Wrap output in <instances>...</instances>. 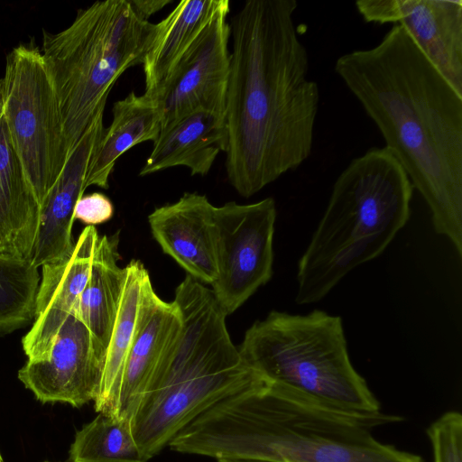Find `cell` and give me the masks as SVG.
Masks as SVG:
<instances>
[{
    "instance_id": "8",
    "label": "cell",
    "mask_w": 462,
    "mask_h": 462,
    "mask_svg": "<svg viewBox=\"0 0 462 462\" xmlns=\"http://www.w3.org/2000/svg\"><path fill=\"white\" fill-rule=\"evenodd\" d=\"M2 90L10 139L42 207L69 152L58 96L39 47L21 43L7 54Z\"/></svg>"
},
{
    "instance_id": "7",
    "label": "cell",
    "mask_w": 462,
    "mask_h": 462,
    "mask_svg": "<svg viewBox=\"0 0 462 462\" xmlns=\"http://www.w3.org/2000/svg\"><path fill=\"white\" fill-rule=\"evenodd\" d=\"M238 351L262 379L308 399L354 412L381 405L351 363L342 319L321 310H272L245 332Z\"/></svg>"
},
{
    "instance_id": "3",
    "label": "cell",
    "mask_w": 462,
    "mask_h": 462,
    "mask_svg": "<svg viewBox=\"0 0 462 462\" xmlns=\"http://www.w3.org/2000/svg\"><path fill=\"white\" fill-rule=\"evenodd\" d=\"M402 420L380 411L354 412L324 405L258 375L197 417L169 447L217 460L424 462L373 437L374 428Z\"/></svg>"
},
{
    "instance_id": "29",
    "label": "cell",
    "mask_w": 462,
    "mask_h": 462,
    "mask_svg": "<svg viewBox=\"0 0 462 462\" xmlns=\"http://www.w3.org/2000/svg\"><path fill=\"white\" fill-rule=\"evenodd\" d=\"M0 462H4L1 453H0Z\"/></svg>"
},
{
    "instance_id": "21",
    "label": "cell",
    "mask_w": 462,
    "mask_h": 462,
    "mask_svg": "<svg viewBox=\"0 0 462 462\" xmlns=\"http://www.w3.org/2000/svg\"><path fill=\"white\" fill-rule=\"evenodd\" d=\"M113 119L104 129L96 156L87 177V186L107 189L109 177L119 157L134 146L154 142L162 129V117L154 100L148 95L130 92L115 102Z\"/></svg>"
},
{
    "instance_id": "25",
    "label": "cell",
    "mask_w": 462,
    "mask_h": 462,
    "mask_svg": "<svg viewBox=\"0 0 462 462\" xmlns=\"http://www.w3.org/2000/svg\"><path fill=\"white\" fill-rule=\"evenodd\" d=\"M434 462H462V416L448 411L427 429Z\"/></svg>"
},
{
    "instance_id": "13",
    "label": "cell",
    "mask_w": 462,
    "mask_h": 462,
    "mask_svg": "<svg viewBox=\"0 0 462 462\" xmlns=\"http://www.w3.org/2000/svg\"><path fill=\"white\" fill-rule=\"evenodd\" d=\"M98 237L96 227L87 226L69 256L41 267L33 323L22 340L29 360L48 356L60 329L73 312L88 281Z\"/></svg>"
},
{
    "instance_id": "10",
    "label": "cell",
    "mask_w": 462,
    "mask_h": 462,
    "mask_svg": "<svg viewBox=\"0 0 462 462\" xmlns=\"http://www.w3.org/2000/svg\"><path fill=\"white\" fill-rule=\"evenodd\" d=\"M229 12L230 6L218 12L165 81L153 91L144 93L159 108L162 129L198 109L225 114L230 61Z\"/></svg>"
},
{
    "instance_id": "24",
    "label": "cell",
    "mask_w": 462,
    "mask_h": 462,
    "mask_svg": "<svg viewBox=\"0 0 462 462\" xmlns=\"http://www.w3.org/2000/svg\"><path fill=\"white\" fill-rule=\"evenodd\" d=\"M40 280L31 262L0 257V337L33 321Z\"/></svg>"
},
{
    "instance_id": "20",
    "label": "cell",
    "mask_w": 462,
    "mask_h": 462,
    "mask_svg": "<svg viewBox=\"0 0 462 462\" xmlns=\"http://www.w3.org/2000/svg\"><path fill=\"white\" fill-rule=\"evenodd\" d=\"M229 0H182L159 23L143 61L145 91L161 86L215 15Z\"/></svg>"
},
{
    "instance_id": "16",
    "label": "cell",
    "mask_w": 462,
    "mask_h": 462,
    "mask_svg": "<svg viewBox=\"0 0 462 462\" xmlns=\"http://www.w3.org/2000/svg\"><path fill=\"white\" fill-rule=\"evenodd\" d=\"M181 328L182 317L175 302L162 300L150 282L143 293L137 329L123 368L117 417L131 421L153 374L175 346Z\"/></svg>"
},
{
    "instance_id": "14",
    "label": "cell",
    "mask_w": 462,
    "mask_h": 462,
    "mask_svg": "<svg viewBox=\"0 0 462 462\" xmlns=\"http://www.w3.org/2000/svg\"><path fill=\"white\" fill-rule=\"evenodd\" d=\"M103 117L104 112L81 136L42 207L31 257V263L37 268L69 256L74 249V209L88 188L87 177L105 129Z\"/></svg>"
},
{
    "instance_id": "9",
    "label": "cell",
    "mask_w": 462,
    "mask_h": 462,
    "mask_svg": "<svg viewBox=\"0 0 462 462\" xmlns=\"http://www.w3.org/2000/svg\"><path fill=\"white\" fill-rule=\"evenodd\" d=\"M277 217L273 198L214 208L217 276L211 290L226 315L241 307L273 276Z\"/></svg>"
},
{
    "instance_id": "5",
    "label": "cell",
    "mask_w": 462,
    "mask_h": 462,
    "mask_svg": "<svg viewBox=\"0 0 462 462\" xmlns=\"http://www.w3.org/2000/svg\"><path fill=\"white\" fill-rule=\"evenodd\" d=\"M413 187L385 147L353 159L298 262L295 302L320 301L353 269L378 257L411 216Z\"/></svg>"
},
{
    "instance_id": "18",
    "label": "cell",
    "mask_w": 462,
    "mask_h": 462,
    "mask_svg": "<svg viewBox=\"0 0 462 462\" xmlns=\"http://www.w3.org/2000/svg\"><path fill=\"white\" fill-rule=\"evenodd\" d=\"M226 138L224 113L192 111L161 130L139 174L184 166L191 175L205 176L218 153L225 152Z\"/></svg>"
},
{
    "instance_id": "4",
    "label": "cell",
    "mask_w": 462,
    "mask_h": 462,
    "mask_svg": "<svg viewBox=\"0 0 462 462\" xmlns=\"http://www.w3.org/2000/svg\"><path fill=\"white\" fill-rule=\"evenodd\" d=\"M173 301L182 317L179 339L131 419L134 439L148 460L197 417L258 377L233 344L227 315L211 288L187 274Z\"/></svg>"
},
{
    "instance_id": "26",
    "label": "cell",
    "mask_w": 462,
    "mask_h": 462,
    "mask_svg": "<svg viewBox=\"0 0 462 462\" xmlns=\"http://www.w3.org/2000/svg\"><path fill=\"white\" fill-rule=\"evenodd\" d=\"M114 214L111 200L100 192L83 195L74 209V219H79L88 226H94L108 221Z\"/></svg>"
},
{
    "instance_id": "27",
    "label": "cell",
    "mask_w": 462,
    "mask_h": 462,
    "mask_svg": "<svg viewBox=\"0 0 462 462\" xmlns=\"http://www.w3.org/2000/svg\"><path fill=\"white\" fill-rule=\"evenodd\" d=\"M139 14L145 19L169 5L171 0H131Z\"/></svg>"
},
{
    "instance_id": "28",
    "label": "cell",
    "mask_w": 462,
    "mask_h": 462,
    "mask_svg": "<svg viewBox=\"0 0 462 462\" xmlns=\"http://www.w3.org/2000/svg\"><path fill=\"white\" fill-rule=\"evenodd\" d=\"M217 462H275L263 459H250V458H221Z\"/></svg>"
},
{
    "instance_id": "22",
    "label": "cell",
    "mask_w": 462,
    "mask_h": 462,
    "mask_svg": "<svg viewBox=\"0 0 462 462\" xmlns=\"http://www.w3.org/2000/svg\"><path fill=\"white\" fill-rule=\"evenodd\" d=\"M125 269L123 293L106 351L98 395L94 401L97 412L116 417L124 365L137 329L143 293L151 282L140 261L132 260Z\"/></svg>"
},
{
    "instance_id": "11",
    "label": "cell",
    "mask_w": 462,
    "mask_h": 462,
    "mask_svg": "<svg viewBox=\"0 0 462 462\" xmlns=\"http://www.w3.org/2000/svg\"><path fill=\"white\" fill-rule=\"evenodd\" d=\"M104 358L90 332L72 312L43 359L27 360L18 378L37 400L81 407L98 395Z\"/></svg>"
},
{
    "instance_id": "1",
    "label": "cell",
    "mask_w": 462,
    "mask_h": 462,
    "mask_svg": "<svg viewBox=\"0 0 462 462\" xmlns=\"http://www.w3.org/2000/svg\"><path fill=\"white\" fill-rule=\"evenodd\" d=\"M295 0H248L232 17L226 170L248 198L310 155L319 105Z\"/></svg>"
},
{
    "instance_id": "6",
    "label": "cell",
    "mask_w": 462,
    "mask_h": 462,
    "mask_svg": "<svg viewBox=\"0 0 462 462\" xmlns=\"http://www.w3.org/2000/svg\"><path fill=\"white\" fill-rule=\"evenodd\" d=\"M155 24L131 0L98 1L59 32L42 29V54L60 108L69 156L105 111L116 81L143 64Z\"/></svg>"
},
{
    "instance_id": "12",
    "label": "cell",
    "mask_w": 462,
    "mask_h": 462,
    "mask_svg": "<svg viewBox=\"0 0 462 462\" xmlns=\"http://www.w3.org/2000/svg\"><path fill=\"white\" fill-rule=\"evenodd\" d=\"M356 8L367 23L401 25L462 95L461 0H358Z\"/></svg>"
},
{
    "instance_id": "23",
    "label": "cell",
    "mask_w": 462,
    "mask_h": 462,
    "mask_svg": "<svg viewBox=\"0 0 462 462\" xmlns=\"http://www.w3.org/2000/svg\"><path fill=\"white\" fill-rule=\"evenodd\" d=\"M138 448L131 421L98 413L77 431L68 462H148Z\"/></svg>"
},
{
    "instance_id": "17",
    "label": "cell",
    "mask_w": 462,
    "mask_h": 462,
    "mask_svg": "<svg viewBox=\"0 0 462 462\" xmlns=\"http://www.w3.org/2000/svg\"><path fill=\"white\" fill-rule=\"evenodd\" d=\"M41 213L10 139L0 79V257L31 262Z\"/></svg>"
},
{
    "instance_id": "19",
    "label": "cell",
    "mask_w": 462,
    "mask_h": 462,
    "mask_svg": "<svg viewBox=\"0 0 462 462\" xmlns=\"http://www.w3.org/2000/svg\"><path fill=\"white\" fill-rule=\"evenodd\" d=\"M119 233L99 236L87 285L73 310L90 332L105 360L123 293L125 269L118 265Z\"/></svg>"
},
{
    "instance_id": "15",
    "label": "cell",
    "mask_w": 462,
    "mask_h": 462,
    "mask_svg": "<svg viewBox=\"0 0 462 462\" xmlns=\"http://www.w3.org/2000/svg\"><path fill=\"white\" fill-rule=\"evenodd\" d=\"M214 208L205 195L186 192L148 216L152 234L162 251L188 275L208 284L217 276Z\"/></svg>"
},
{
    "instance_id": "2",
    "label": "cell",
    "mask_w": 462,
    "mask_h": 462,
    "mask_svg": "<svg viewBox=\"0 0 462 462\" xmlns=\"http://www.w3.org/2000/svg\"><path fill=\"white\" fill-rule=\"evenodd\" d=\"M334 69L426 201L435 232L461 257L462 95L399 24Z\"/></svg>"
}]
</instances>
